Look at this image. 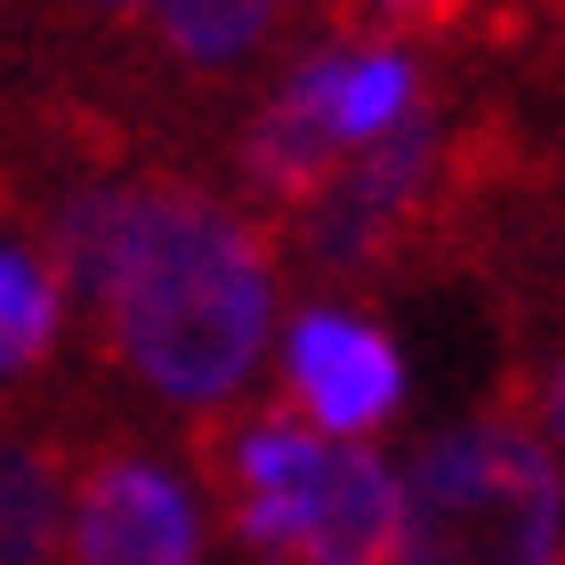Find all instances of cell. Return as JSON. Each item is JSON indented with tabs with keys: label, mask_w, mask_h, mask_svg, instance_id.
<instances>
[{
	"label": "cell",
	"mask_w": 565,
	"mask_h": 565,
	"mask_svg": "<svg viewBox=\"0 0 565 565\" xmlns=\"http://www.w3.org/2000/svg\"><path fill=\"white\" fill-rule=\"evenodd\" d=\"M57 250L153 396L226 404L259 372L275 267L226 202L194 186H97L65 211Z\"/></svg>",
	"instance_id": "obj_1"
},
{
	"label": "cell",
	"mask_w": 565,
	"mask_h": 565,
	"mask_svg": "<svg viewBox=\"0 0 565 565\" xmlns=\"http://www.w3.org/2000/svg\"><path fill=\"white\" fill-rule=\"evenodd\" d=\"M396 565H565V477L525 420H460L404 477Z\"/></svg>",
	"instance_id": "obj_2"
},
{
	"label": "cell",
	"mask_w": 565,
	"mask_h": 565,
	"mask_svg": "<svg viewBox=\"0 0 565 565\" xmlns=\"http://www.w3.org/2000/svg\"><path fill=\"white\" fill-rule=\"evenodd\" d=\"M202 518L194 493L146 452H106L73 484V542L65 565H194Z\"/></svg>",
	"instance_id": "obj_3"
},
{
	"label": "cell",
	"mask_w": 565,
	"mask_h": 565,
	"mask_svg": "<svg viewBox=\"0 0 565 565\" xmlns=\"http://www.w3.org/2000/svg\"><path fill=\"white\" fill-rule=\"evenodd\" d=\"M282 372H291V413H307L323 436L355 445L380 428L404 396V355L380 323L348 316V307H307L282 340Z\"/></svg>",
	"instance_id": "obj_4"
},
{
	"label": "cell",
	"mask_w": 565,
	"mask_h": 565,
	"mask_svg": "<svg viewBox=\"0 0 565 565\" xmlns=\"http://www.w3.org/2000/svg\"><path fill=\"white\" fill-rule=\"evenodd\" d=\"M404 477L372 445H331L323 477L291 501V557L282 565H396Z\"/></svg>",
	"instance_id": "obj_5"
},
{
	"label": "cell",
	"mask_w": 565,
	"mask_h": 565,
	"mask_svg": "<svg viewBox=\"0 0 565 565\" xmlns=\"http://www.w3.org/2000/svg\"><path fill=\"white\" fill-rule=\"evenodd\" d=\"M413 97H420V73L404 49L372 41V49H331L316 57L307 73L282 82L275 106L299 121V130H316L331 153H364L380 138H396L404 121H413Z\"/></svg>",
	"instance_id": "obj_6"
},
{
	"label": "cell",
	"mask_w": 565,
	"mask_h": 565,
	"mask_svg": "<svg viewBox=\"0 0 565 565\" xmlns=\"http://www.w3.org/2000/svg\"><path fill=\"white\" fill-rule=\"evenodd\" d=\"M73 542L65 460L41 436L0 428V565H57Z\"/></svg>",
	"instance_id": "obj_7"
},
{
	"label": "cell",
	"mask_w": 565,
	"mask_h": 565,
	"mask_svg": "<svg viewBox=\"0 0 565 565\" xmlns=\"http://www.w3.org/2000/svg\"><path fill=\"white\" fill-rule=\"evenodd\" d=\"M275 17H282V0H162V9H153V33H162V49L178 65L226 73L275 33Z\"/></svg>",
	"instance_id": "obj_8"
},
{
	"label": "cell",
	"mask_w": 565,
	"mask_h": 565,
	"mask_svg": "<svg viewBox=\"0 0 565 565\" xmlns=\"http://www.w3.org/2000/svg\"><path fill=\"white\" fill-rule=\"evenodd\" d=\"M57 316H65V282L49 250L0 243V380L33 372L57 348Z\"/></svg>",
	"instance_id": "obj_9"
},
{
	"label": "cell",
	"mask_w": 565,
	"mask_h": 565,
	"mask_svg": "<svg viewBox=\"0 0 565 565\" xmlns=\"http://www.w3.org/2000/svg\"><path fill=\"white\" fill-rule=\"evenodd\" d=\"M542 436L557 445V460H565V355L542 372Z\"/></svg>",
	"instance_id": "obj_10"
},
{
	"label": "cell",
	"mask_w": 565,
	"mask_h": 565,
	"mask_svg": "<svg viewBox=\"0 0 565 565\" xmlns=\"http://www.w3.org/2000/svg\"><path fill=\"white\" fill-rule=\"evenodd\" d=\"M380 17H404V24H428V17H452L460 0H372Z\"/></svg>",
	"instance_id": "obj_11"
},
{
	"label": "cell",
	"mask_w": 565,
	"mask_h": 565,
	"mask_svg": "<svg viewBox=\"0 0 565 565\" xmlns=\"http://www.w3.org/2000/svg\"><path fill=\"white\" fill-rule=\"evenodd\" d=\"M89 9H106V17H138V9H162V0H89Z\"/></svg>",
	"instance_id": "obj_12"
}]
</instances>
